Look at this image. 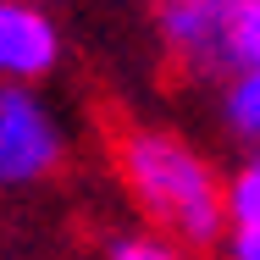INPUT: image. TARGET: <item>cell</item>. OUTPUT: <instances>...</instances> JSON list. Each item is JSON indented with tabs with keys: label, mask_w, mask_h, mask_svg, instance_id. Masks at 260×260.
Here are the masks:
<instances>
[{
	"label": "cell",
	"mask_w": 260,
	"mask_h": 260,
	"mask_svg": "<svg viewBox=\"0 0 260 260\" xmlns=\"http://www.w3.org/2000/svg\"><path fill=\"white\" fill-rule=\"evenodd\" d=\"M105 260H194L183 244H172V238H160V233H133V238H116Z\"/></svg>",
	"instance_id": "obj_7"
},
{
	"label": "cell",
	"mask_w": 260,
	"mask_h": 260,
	"mask_svg": "<svg viewBox=\"0 0 260 260\" xmlns=\"http://www.w3.org/2000/svg\"><path fill=\"white\" fill-rule=\"evenodd\" d=\"M116 166H122L133 205L150 216L160 238H172L183 249H210L227 238L221 177L188 139H177L166 127H133L116 150Z\"/></svg>",
	"instance_id": "obj_1"
},
{
	"label": "cell",
	"mask_w": 260,
	"mask_h": 260,
	"mask_svg": "<svg viewBox=\"0 0 260 260\" xmlns=\"http://www.w3.org/2000/svg\"><path fill=\"white\" fill-rule=\"evenodd\" d=\"M227 260H260V227H233L227 233Z\"/></svg>",
	"instance_id": "obj_8"
},
{
	"label": "cell",
	"mask_w": 260,
	"mask_h": 260,
	"mask_svg": "<svg viewBox=\"0 0 260 260\" xmlns=\"http://www.w3.org/2000/svg\"><path fill=\"white\" fill-rule=\"evenodd\" d=\"M61 166V122L28 83H0V188L39 183Z\"/></svg>",
	"instance_id": "obj_2"
},
{
	"label": "cell",
	"mask_w": 260,
	"mask_h": 260,
	"mask_svg": "<svg viewBox=\"0 0 260 260\" xmlns=\"http://www.w3.org/2000/svg\"><path fill=\"white\" fill-rule=\"evenodd\" d=\"M221 200H227V227H260V155H249L221 183Z\"/></svg>",
	"instance_id": "obj_6"
},
{
	"label": "cell",
	"mask_w": 260,
	"mask_h": 260,
	"mask_svg": "<svg viewBox=\"0 0 260 260\" xmlns=\"http://www.w3.org/2000/svg\"><path fill=\"white\" fill-rule=\"evenodd\" d=\"M233 11L238 0H160V39L194 78H233Z\"/></svg>",
	"instance_id": "obj_3"
},
{
	"label": "cell",
	"mask_w": 260,
	"mask_h": 260,
	"mask_svg": "<svg viewBox=\"0 0 260 260\" xmlns=\"http://www.w3.org/2000/svg\"><path fill=\"white\" fill-rule=\"evenodd\" d=\"M61 61L55 22L28 0H0V83H39Z\"/></svg>",
	"instance_id": "obj_4"
},
{
	"label": "cell",
	"mask_w": 260,
	"mask_h": 260,
	"mask_svg": "<svg viewBox=\"0 0 260 260\" xmlns=\"http://www.w3.org/2000/svg\"><path fill=\"white\" fill-rule=\"evenodd\" d=\"M221 116H227V127H233L238 139L260 144V67L238 72V78H227V94H221Z\"/></svg>",
	"instance_id": "obj_5"
}]
</instances>
